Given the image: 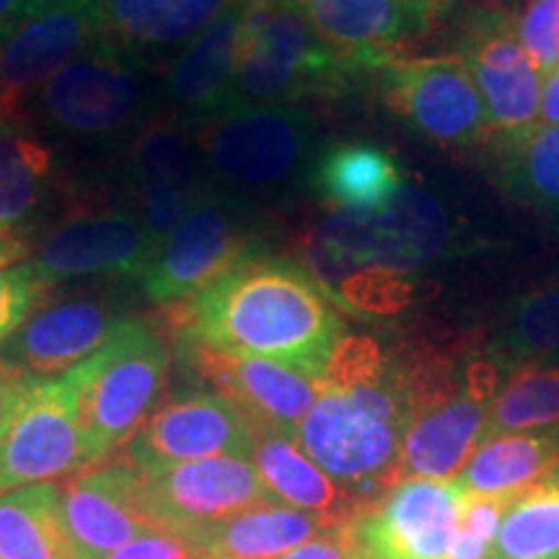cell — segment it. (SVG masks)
I'll use <instances>...</instances> for the list:
<instances>
[{
	"mask_svg": "<svg viewBox=\"0 0 559 559\" xmlns=\"http://www.w3.org/2000/svg\"><path fill=\"white\" fill-rule=\"evenodd\" d=\"M171 334L319 379L345 324L304 264L249 257L192 300L166 309Z\"/></svg>",
	"mask_w": 559,
	"mask_h": 559,
	"instance_id": "cell-1",
	"label": "cell"
},
{
	"mask_svg": "<svg viewBox=\"0 0 559 559\" xmlns=\"http://www.w3.org/2000/svg\"><path fill=\"white\" fill-rule=\"evenodd\" d=\"M453 243L449 210L432 192L404 187L379 207L332 210L306 230L304 267L334 306L391 317L415 300L419 272Z\"/></svg>",
	"mask_w": 559,
	"mask_h": 559,
	"instance_id": "cell-2",
	"label": "cell"
},
{
	"mask_svg": "<svg viewBox=\"0 0 559 559\" xmlns=\"http://www.w3.org/2000/svg\"><path fill=\"white\" fill-rule=\"evenodd\" d=\"M296 443L366 506L400 485L407 430L400 353L370 334H342L319 376Z\"/></svg>",
	"mask_w": 559,
	"mask_h": 559,
	"instance_id": "cell-3",
	"label": "cell"
},
{
	"mask_svg": "<svg viewBox=\"0 0 559 559\" xmlns=\"http://www.w3.org/2000/svg\"><path fill=\"white\" fill-rule=\"evenodd\" d=\"M360 75L313 34L296 0H249L230 109L296 107ZM226 111V115H228Z\"/></svg>",
	"mask_w": 559,
	"mask_h": 559,
	"instance_id": "cell-4",
	"label": "cell"
},
{
	"mask_svg": "<svg viewBox=\"0 0 559 559\" xmlns=\"http://www.w3.org/2000/svg\"><path fill=\"white\" fill-rule=\"evenodd\" d=\"M171 368L164 334L143 319H122L99 353L73 368L88 466L135 438L160 407Z\"/></svg>",
	"mask_w": 559,
	"mask_h": 559,
	"instance_id": "cell-5",
	"label": "cell"
},
{
	"mask_svg": "<svg viewBox=\"0 0 559 559\" xmlns=\"http://www.w3.org/2000/svg\"><path fill=\"white\" fill-rule=\"evenodd\" d=\"M207 181L218 190L260 194L309 177L313 124L300 107H247L202 124L198 138Z\"/></svg>",
	"mask_w": 559,
	"mask_h": 559,
	"instance_id": "cell-6",
	"label": "cell"
},
{
	"mask_svg": "<svg viewBox=\"0 0 559 559\" xmlns=\"http://www.w3.org/2000/svg\"><path fill=\"white\" fill-rule=\"evenodd\" d=\"M148 102V62L107 39L75 55L37 91L45 122L60 135L86 143L138 130Z\"/></svg>",
	"mask_w": 559,
	"mask_h": 559,
	"instance_id": "cell-7",
	"label": "cell"
},
{
	"mask_svg": "<svg viewBox=\"0 0 559 559\" xmlns=\"http://www.w3.org/2000/svg\"><path fill=\"white\" fill-rule=\"evenodd\" d=\"M260 228L247 200L210 185L192 213L156 247V254L140 275V288L153 304L179 306L262 254Z\"/></svg>",
	"mask_w": 559,
	"mask_h": 559,
	"instance_id": "cell-8",
	"label": "cell"
},
{
	"mask_svg": "<svg viewBox=\"0 0 559 559\" xmlns=\"http://www.w3.org/2000/svg\"><path fill=\"white\" fill-rule=\"evenodd\" d=\"M379 88L391 115L430 143L472 148L492 135L479 91L459 55L389 62L379 70Z\"/></svg>",
	"mask_w": 559,
	"mask_h": 559,
	"instance_id": "cell-9",
	"label": "cell"
},
{
	"mask_svg": "<svg viewBox=\"0 0 559 559\" xmlns=\"http://www.w3.org/2000/svg\"><path fill=\"white\" fill-rule=\"evenodd\" d=\"M88 466L73 370L32 381L0 438V495L9 489L66 477Z\"/></svg>",
	"mask_w": 559,
	"mask_h": 559,
	"instance_id": "cell-10",
	"label": "cell"
},
{
	"mask_svg": "<svg viewBox=\"0 0 559 559\" xmlns=\"http://www.w3.org/2000/svg\"><path fill=\"white\" fill-rule=\"evenodd\" d=\"M171 337L179 370L241 409L254 428H272L296 440L300 419L319 396L317 379L264 358L223 353L185 334Z\"/></svg>",
	"mask_w": 559,
	"mask_h": 559,
	"instance_id": "cell-11",
	"label": "cell"
},
{
	"mask_svg": "<svg viewBox=\"0 0 559 559\" xmlns=\"http://www.w3.org/2000/svg\"><path fill=\"white\" fill-rule=\"evenodd\" d=\"M138 498L153 528L181 539L272 500L257 466L241 456H210L140 474Z\"/></svg>",
	"mask_w": 559,
	"mask_h": 559,
	"instance_id": "cell-12",
	"label": "cell"
},
{
	"mask_svg": "<svg viewBox=\"0 0 559 559\" xmlns=\"http://www.w3.org/2000/svg\"><path fill=\"white\" fill-rule=\"evenodd\" d=\"M487 353V349H485ZM502 368L492 355L466 360L464 386L430 402L409 417L404 430L400 481L451 479L461 474L477 445L487 438L489 407L502 386Z\"/></svg>",
	"mask_w": 559,
	"mask_h": 559,
	"instance_id": "cell-13",
	"label": "cell"
},
{
	"mask_svg": "<svg viewBox=\"0 0 559 559\" xmlns=\"http://www.w3.org/2000/svg\"><path fill=\"white\" fill-rule=\"evenodd\" d=\"M257 428L234 404L210 391L166 400L120 451L140 474L210 456L249 459Z\"/></svg>",
	"mask_w": 559,
	"mask_h": 559,
	"instance_id": "cell-14",
	"label": "cell"
},
{
	"mask_svg": "<svg viewBox=\"0 0 559 559\" xmlns=\"http://www.w3.org/2000/svg\"><path fill=\"white\" fill-rule=\"evenodd\" d=\"M464 498L456 479L400 481L353 523L360 557L449 559Z\"/></svg>",
	"mask_w": 559,
	"mask_h": 559,
	"instance_id": "cell-15",
	"label": "cell"
},
{
	"mask_svg": "<svg viewBox=\"0 0 559 559\" xmlns=\"http://www.w3.org/2000/svg\"><path fill=\"white\" fill-rule=\"evenodd\" d=\"M135 215L160 243L205 198L210 181L198 143L177 117H158L138 130L128 156Z\"/></svg>",
	"mask_w": 559,
	"mask_h": 559,
	"instance_id": "cell-16",
	"label": "cell"
},
{
	"mask_svg": "<svg viewBox=\"0 0 559 559\" xmlns=\"http://www.w3.org/2000/svg\"><path fill=\"white\" fill-rule=\"evenodd\" d=\"M58 492L73 559H107L156 531L140 508V474L120 451L75 472L58 485Z\"/></svg>",
	"mask_w": 559,
	"mask_h": 559,
	"instance_id": "cell-17",
	"label": "cell"
},
{
	"mask_svg": "<svg viewBox=\"0 0 559 559\" xmlns=\"http://www.w3.org/2000/svg\"><path fill=\"white\" fill-rule=\"evenodd\" d=\"M156 247L135 213L117 210L62 223L26 262L50 290L79 277H140Z\"/></svg>",
	"mask_w": 559,
	"mask_h": 559,
	"instance_id": "cell-18",
	"label": "cell"
},
{
	"mask_svg": "<svg viewBox=\"0 0 559 559\" xmlns=\"http://www.w3.org/2000/svg\"><path fill=\"white\" fill-rule=\"evenodd\" d=\"M104 39L102 0H55L0 45V115L45 86L50 75Z\"/></svg>",
	"mask_w": 559,
	"mask_h": 559,
	"instance_id": "cell-19",
	"label": "cell"
},
{
	"mask_svg": "<svg viewBox=\"0 0 559 559\" xmlns=\"http://www.w3.org/2000/svg\"><path fill=\"white\" fill-rule=\"evenodd\" d=\"M122 319L109 298L83 296L37 306L0 345V362L32 381L58 379L99 353Z\"/></svg>",
	"mask_w": 559,
	"mask_h": 559,
	"instance_id": "cell-20",
	"label": "cell"
},
{
	"mask_svg": "<svg viewBox=\"0 0 559 559\" xmlns=\"http://www.w3.org/2000/svg\"><path fill=\"white\" fill-rule=\"evenodd\" d=\"M459 58L479 91L492 132H513L536 122L542 75L506 13L498 9L479 13L466 32Z\"/></svg>",
	"mask_w": 559,
	"mask_h": 559,
	"instance_id": "cell-21",
	"label": "cell"
},
{
	"mask_svg": "<svg viewBox=\"0 0 559 559\" xmlns=\"http://www.w3.org/2000/svg\"><path fill=\"white\" fill-rule=\"evenodd\" d=\"M317 37L358 73H379L432 16L407 0H296Z\"/></svg>",
	"mask_w": 559,
	"mask_h": 559,
	"instance_id": "cell-22",
	"label": "cell"
},
{
	"mask_svg": "<svg viewBox=\"0 0 559 559\" xmlns=\"http://www.w3.org/2000/svg\"><path fill=\"white\" fill-rule=\"evenodd\" d=\"M249 0H234L177 52L164 75V99L185 124H207L230 109L239 39Z\"/></svg>",
	"mask_w": 559,
	"mask_h": 559,
	"instance_id": "cell-23",
	"label": "cell"
},
{
	"mask_svg": "<svg viewBox=\"0 0 559 559\" xmlns=\"http://www.w3.org/2000/svg\"><path fill=\"white\" fill-rule=\"evenodd\" d=\"M50 145L16 111L0 115V264L29 260V230L52 190Z\"/></svg>",
	"mask_w": 559,
	"mask_h": 559,
	"instance_id": "cell-24",
	"label": "cell"
},
{
	"mask_svg": "<svg viewBox=\"0 0 559 559\" xmlns=\"http://www.w3.org/2000/svg\"><path fill=\"white\" fill-rule=\"evenodd\" d=\"M249 459L272 500L319 515L330 528L349 526L370 508L334 481L319 464H313L296 440L283 432L257 428Z\"/></svg>",
	"mask_w": 559,
	"mask_h": 559,
	"instance_id": "cell-25",
	"label": "cell"
},
{
	"mask_svg": "<svg viewBox=\"0 0 559 559\" xmlns=\"http://www.w3.org/2000/svg\"><path fill=\"white\" fill-rule=\"evenodd\" d=\"M326 528L319 515L267 500L192 531L185 542H190L200 559H277Z\"/></svg>",
	"mask_w": 559,
	"mask_h": 559,
	"instance_id": "cell-26",
	"label": "cell"
},
{
	"mask_svg": "<svg viewBox=\"0 0 559 559\" xmlns=\"http://www.w3.org/2000/svg\"><path fill=\"white\" fill-rule=\"evenodd\" d=\"M234 0H102L104 39L148 62L181 50Z\"/></svg>",
	"mask_w": 559,
	"mask_h": 559,
	"instance_id": "cell-27",
	"label": "cell"
},
{
	"mask_svg": "<svg viewBox=\"0 0 559 559\" xmlns=\"http://www.w3.org/2000/svg\"><path fill=\"white\" fill-rule=\"evenodd\" d=\"M306 179L321 200L337 210L379 207L407 187L394 153L368 140H332L321 145Z\"/></svg>",
	"mask_w": 559,
	"mask_h": 559,
	"instance_id": "cell-28",
	"label": "cell"
},
{
	"mask_svg": "<svg viewBox=\"0 0 559 559\" xmlns=\"http://www.w3.org/2000/svg\"><path fill=\"white\" fill-rule=\"evenodd\" d=\"M487 143L500 190L521 205L559 215V124L492 132Z\"/></svg>",
	"mask_w": 559,
	"mask_h": 559,
	"instance_id": "cell-29",
	"label": "cell"
},
{
	"mask_svg": "<svg viewBox=\"0 0 559 559\" xmlns=\"http://www.w3.org/2000/svg\"><path fill=\"white\" fill-rule=\"evenodd\" d=\"M559 466V430L489 436L459 474L466 495H519Z\"/></svg>",
	"mask_w": 559,
	"mask_h": 559,
	"instance_id": "cell-30",
	"label": "cell"
},
{
	"mask_svg": "<svg viewBox=\"0 0 559 559\" xmlns=\"http://www.w3.org/2000/svg\"><path fill=\"white\" fill-rule=\"evenodd\" d=\"M0 559H73L55 481L0 495Z\"/></svg>",
	"mask_w": 559,
	"mask_h": 559,
	"instance_id": "cell-31",
	"label": "cell"
},
{
	"mask_svg": "<svg viewBox=\"0 0 559 559\" xmlns=\"http://www.w3.org/2000/svg\"><path fill=\"white\" fill-rule=\"evenodd\" d=\"M487 353L506 370L559 355V277L523 293L502 313Z\"/></svg>",
	"mask_w": 559,
	"mask_h": 559,
	"instance_id": "cell-32",
	"label": "cell"
},
{
	"mask_svg": "<svg viewBox=\"0 0 559 559\" xmlns=\"http://www.w3.org/2000/svg\"><path fill=\"white\" fill-rule=\"evenodd\" d=\"M528 430H559V366H515L495 394L487 438Z\"/></svg>",
	"mask_w": 559,
	"mask_h": 559,
	"instance_id": "cell-33",
	"label": "cell"
},
{
	"mask_svg": "<svg viewBox=\"0 0 559 559\" xmlns=\"http://www.w3.org/2000/svg\"><path fill=\"white\" fill-rule=\"evenodd\" d=\"M559 555V466L523 489L502 519L495 559H542Z\"/></svg>",
	"mask_w": 559,
	"mask_h": 559,
	"instance_id": "cell-34",
	"label": "cell"
},
{
	"mask_svg": "<svg viewBox=\"0 0 559 559\" xmlns=\"http://www.w3.org/2000/svg\"><path fill=\"white\" fill-rule=\"evenodd\" d=\"M519 39L539 75L559 70V0H523L515 24Z\"/></svg>",
	"mask_w": 559,
	"mask_h": 559,
	"instance_id": "cell-35",
	"label": "cell"
},
{
	"mask_svg": "<svg viewBox=\"0 0 559 559\" xmlns=\"http://www.w3.org/2000/svg\"><path fill=\"white\" fill-rule=\"evenodd\" d=\"M45 293L29 262L0 264V345L37 309Z\"/></svg>",
	"mask_w": 559,
	"mask_h": 559,
	"instance_id": "cell-36",
	"label": "cell"
},
{
	"mask_svg": "<svg viewBox=\"0 0 559 559\" xmlns=\"http://www.w3.org/2000/svg\"><path fill=\"white\" fill-rule=\"evenodd\" d=\"M107 559H200L198 551L190 547L177 534H166V531H151V534L138 536L122 549Z\"/></svg>",
	"mask_w": 559,
	"mask_h": 559,
	"instance_id": "cell-37",
	"label": "cell"
},
{
	"mask_svg": "<svg viewBox=\"0 0 559 559\" xmlns=\"http://www.w3.org/2000/svg\"><path fill=\"white\" fill-rule=\"evenodd\" d=\"M353 523L349 526L321 531L319 536L300 544V547L288 551L283 559H362L353 536Z\"/></svg>",
	"mask_w": 559,
	"mask_h": 559,
	"instance_id": "cell-38",
	"label": "cell"
},
{
	"mask_svg": "<svg viewBox=\"0 0 559 559\" xmlns=\"http://www.w3.org/2000/svg\"><path fill=\"white\" fill-rule=\"evenodd\" d=\"M32 379H24V376L16 373V370L5 368L0 362V438L9 430L13 415H16L21 400H24L26 389H29Z\"/></svg>",
	"mask_w": 559,
	"mask_h": 559,
	"instance_id": "cell-39",
	"label": "cell"
},
{
	"mask_svg": "<svg viewBox=\"0 0 559 559\" xmlns=\"http://www.w3.org/2000/svg\"><path fill=\"white\" fill-rule=\"evenodd\" d=\"M55 3V0H0V45L11 37L19 24L32 19L34 13Z\"/></svg>",
	"mask_w": 559,
	"mask_h": 559,
	"instance_id": "cell-40",
	"label": "cell"
},
{
	"mask_svg": "<svg viewBox=\"0 0 559 559\" xmlns=\"http://www.w3.org/2000/svg\"><path fill=\"white\" fill-rule=\"evenodd\" d=\"M539 111L544 115V120L551 124H559V70L557 73L547 75V81H544Z\"/></svg>",
	"mask_w": 559,
	"mask_h": 559,
	"instance_id": "cell-41",
	"label": "cell"
},
{
	"mask_svg": "<svg viewBox=\"0 0 559 559\" xmlns=\"http://www.w3.org/2000/svg\"><path fill=\"white\" fill-rule=\"evenodd\" d=\"M407 3H415V5H419V9L428 11L430 16H436V13L449 11L453 5V0H407Z\"/></svg>",
	"mask_w": 559,
	"mask_h": 559,
	"instance_id": "cell-42",
	"label": "cell"
},
{
	"mask_svg": "<svg viewBox=\"0 0 559 559\" xmlns=\"http://www.w3.org/2000/svg\"><path fill=\"white\" fill-rule=\"evenodd\" d=\"M492 3H495V9H498V5H513V3H519V0H492Z\"/></svg>",
	"mask_w": 559,
	"mask_h": 559,
	"instance_id": "cell-43",
	"label": "cell"
},
{
	"mask_svg": "<svg viewBox=\"0 0 559 559\" xmlns=\"http://www.w3.org/2000/svg\"><path fill=\"white\" fill-rule=\"evenodd\" d=\"M542 559H559V555L557 557H542Z\"/></svg>",
	"mask_w": 559,
	"mask_h": 559,
	"instance_id": "cell-44",
	"label": "cell"
}]
</instances>
